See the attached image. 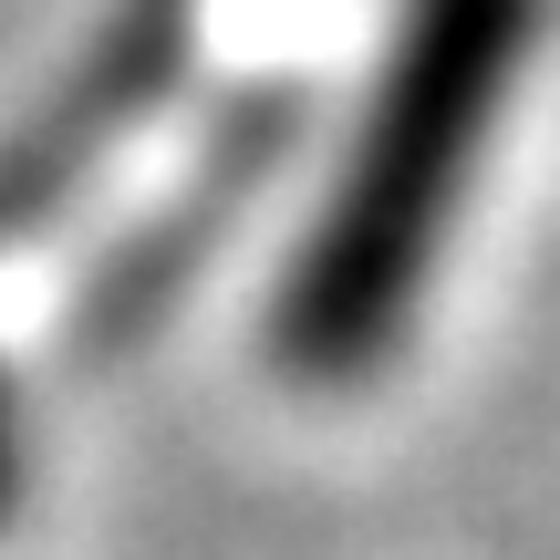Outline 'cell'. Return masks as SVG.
I'll list each match as a JSON object with an SVG mask.
<instances>
[{
	"instance_id": "cell-1",
	"label": "cell",
	"mask_w": 560,
	"mask_h": 560,
	"mask_svg": "<svg viewBox=\"0 0 560 560\" xmlns=\"http://www.w3.org/2000/svg\"><path fill=\"white\" fill-rule=\"evenodd\" d=\"M529 52V0H416L405 42L374 83V115L353 136L322 240L280 280V363L291 374H363L384 342L405 332V301L436 270L457 187L478 166V136L499 115L509 73Z\"/></svg>"
}]
</instances>
